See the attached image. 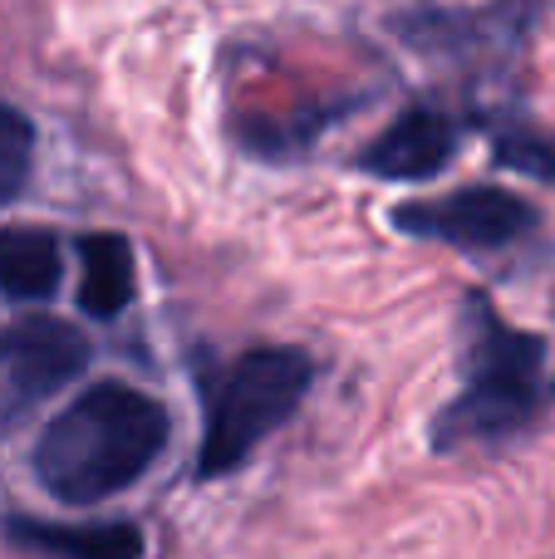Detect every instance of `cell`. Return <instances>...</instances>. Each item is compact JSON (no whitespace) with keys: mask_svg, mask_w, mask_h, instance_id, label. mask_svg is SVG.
<instances>
[{"mask_svg":"<svg viewBox=\"0 0 555 559\" xmlns=\"http://www.w3.org/2000/svg\"><path fill=\"white\" fill-rule=\"evenodd\" d=\"M5 540L35 559H147V535L133 521H39V515H5Z\"/></svg>","mask_w":555,"mask_h":559,"instance_id":"52a82bcc","label":"cell"},{"mask_svg":"<svg viewBox=\"0 0 555 559\" xmlns=\"http://www.w3.org/2000/svg\"><path fill=\"white\" fill-rule=\"evenodd\" d=\"M29 157H35V123L0 98V167L29 177Z\"/></svg>","mask_w":555,"mask_h":559,"instance_id":"8fae6325","label":"cell"},{"mask_svg":"<svg viewBox=\"0 0 555 559\" xmlns=\"http://www.w3.org/2000/svg\"><path fill=\"white\" fill-rule=\"evenodd\" d=\"M79 255V309L88 319H118L138 295V255L123 231H88L74 241Z\"/></svg>","mask_w":555,"mask_h":559,"instance_id":"9c48e42d","label":"cell"},{"mask_svg":"<svg viewBox=\"0 0 555 559\" xmlns=\"http://www.w3.org/2000/svg\"><path fill=\"white\" fill-rule=\"evenodd\" d=\"M393 231L413 236V241H433L448 246L462 255H501L517 251V246L536 241L541 231V206L527 197L507 192V187H458L448 197H418V202H403L389 212Z\"/></svg>","mask_w":555,"mask_h":559,"instance_id":"277c9868","label":"cell"},{"mask_svg":"<svg viewBox=\"0 0 555 559\" xmlns=\"http://www.w3.org/2000/svg\"><path fill=\"white\" fill-rule=\"evenodd\" d=\"M167 442H173V413L153 393L123 378H98L45 423L29 466L49 501L94 511L133 491L167 452Z\"/></svg>","mask_w":555,"mask_h":559,"instance_id":"7a4b0ae2","label":"cell"},{"mask_svg":"<svg viewBox=\"0 0 555 559\" xmlns=\"http://www.w3.org/2000/svg\"><path fill=\"white\" fill-rule=\"evenodd\" d=\"M202 447H197V476L241 472L256 447L281 432L305 407L315 388V358L295 344H256L236 358H202Z\"/></svg>","mask_w":555,"mask_h":559,"instance_id":"3957f363","label":"cell"},{"mask_svg":"<svg viewBox=\"0 0 555 559\" xmlns=\"http://www.w3.org/2000/svg\"><path fill=\"white\" fill-rule=\"evenodd\" d=\"M64 280V241L49 226H0V299L49 305Z\"/></svg>","mask_w":555,"mask_h":559,"instance_id":"ba28073f","label":"cell"},{"mask_svg":"<svg viewBox=\"0 0 555 559\" xmlns=\"http://www.w3.org/2000/svg\"><path fill=\"white\" fill-rule=\"evenodd\" d=\"M472 128H477L472 114H452V108L433 104V98L428 104H409L359 147L354 167L364 177H374V182H433L462 153Z\"/></svg>","mask_w":555,"mask_h":559,"instance_id":"8992f818","label":"cell"},{"mask_svg":"<svg viewBox=\"0 0 555 559\" xmlns=\"http://www.w3.org/2000/svg\"><path fill=\"white\" fill-rule=\"evenodd\" d=\"M94 358L79 324L55 314H25L0 329V437L25 427L55 393H64Z\"/></svg>","mask_w":555,"mask_h":559,"instance_id":"5b68a950","label":"cell"},{"mask_svg":"<svg viewBox=\"0 0 555 559\" xmlns=\"http://www.w3.org/2000/svg\"><path fill=\"white\" fill-rule=\"evenodd\" d=\"M551 403V344L501 319L482 289L458 309V393L433 413L428 447L438 456L497 452L527 437Z\"/></svg>","mask_w":555,"mask_h":559,"instance_id":"6da1fadb","label":"cell"},{"mask_svg":"<svg viewBox=\"0 0 555 559\" xmlns=\"http://www.w3.org/2000/svg\"><path fill=\"white\" fill-rule=\"evenodd\" d=\"M29 177L25 173H10V167H0V206H10L20 197V187H25Z\"/></svg>","mask_w":555,"mask_h":559,"instance_id":"7c38bea8","label":"cell"},{"mask_svg":"<svg viewBox=\"0 0 555 559\" xmlns=\"http://www.w3.org/2000/svg\"><path fill=\"white\" fill-rule=\"evenodd\" d=\"M487 143H492V157H497L501 167L531 177V182L555 187V133L507 114V118H497V123L487 128Z\"/></svg>","mask_w":555,"mask_h":559,"instance_id":"30bf717a","label":"cell"}]
</instances>
